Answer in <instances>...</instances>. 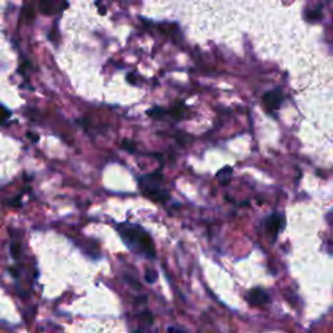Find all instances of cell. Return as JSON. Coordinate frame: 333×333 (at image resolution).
<instances>
[{
	"instance_id": "cell-1",
	"label": "cell",
	"mask_w": 333,
	"mask_h": 333,
	"mask_svg": "<svg viewBox=\"0 0 333 333\" xmlns=\"http://www.w3.org/2000/svg\"><path fill=\"white\" fill-rule=\"evenodd\" d=\"M117 232L130 252L147 259H155V242L152 240L151 234L144 227L134 223L125 221L117 225Z\"/></svg>"
},
{
	"instance_id": "cell-2",
	"label": "cell",
	"mask_w": 333,
	"mask_h": 333,
	"mask_svg": "<svg viewBox=\"0 0 333 333\" xmlns=\"http://www.w3.org/2000/svg\"><path fill=\"white\" fill-rule=\"evenodd\" d=\"M164 177L160 171L142 175L138 178L141 191L154 202H165L170 199V193L164 189Z\"/></svg>"
},
{
	"instance_id": "cell-3",
	"label": "cell",
	"mask_w": 333,
	"mask_h": 333,
	"mask_svg": "<svg viewBox=\"0 0 333 333\" xmlns=\"http://www.w3.org/2000/svg\"><path fill=\"white\" fill-rule=\"evenodd\" d=\"M283 99H284L283 91H281L280 89H275V90L267 91V93L264 94L263 103L266 104L267 108L277 109L279 107H280Z\"/></svg>"
},
{
	"instance_id": "cell-4",
	"label": "cell",
	"mask_w": 333,
	"mask_h": 333,
	"mask_svg": "<svg viewBox=\"0 0 333 333\" xmlns=\"http://www.w3.org/2000/svg\"><path fill=\"white\" fill-rule=\"evenodd\" d=\"M247 301L254 306H262L268 302V294L262 289H253L247 294Z\"/></svg>"
},
{
	"instance_id": "cell-5",
	"label": "cell",
	"mask_w": 333,
	"mask_h": 333,
	"mask_svg": "<svg viewBox=\"0 0 333 333\" xmlns=\"http://www.w3.org/2000/svg\"><path fill=\"white\" fill-rule=\"evenodd\" d=\"M266 229L269 234H272L273 237H276L279 234V232L281 231V219L279 215H272L267 219L266 221Z\"/></svg>"
},
{
	"instance_id": "cell-6",
	"label": "cell",
	"mask_w": 333,
	"mask_h": 333,
	"mask_svg": "<svg viewBox=\"0 0 333 333\" xmlns=\"http://www.w3.org/2000/svg\"><path fill=\"white\" fill-rule=\"evenodd\" d=\"M60 3L58 2H51V0H43L39 3V11L43 13V15H55L60 11Z\"/></svg>"
},
{
	"instance_id": "cell-7",
	"label": "cell",
	"mask_w": 333,
	"mask_h": 333,
	"mask_svg": "<svg viewBox=\"0 0 333 333\" xmlns=\"http://www.w3.org/2000/svg\"><path fill=\"white\" fill-rule=\"evenodd\" d=\"M147 115H149L151 119L161 120V119H165L166 116H170V111H166L165 108H161V107H152L151 109L147 111Z\"/></svg>"
},
{
	"instance_id": "cell-8",
	"label": "cell",
	"mask_w": 333,
	"mask_h": 333,
	"mask_svg": "<svg viewBox=\"0 0 333 333\" xmlns=\"http://www.w3.org/2000/svg\"><path fill=\"white\" fill-rule=\"evenodd\" d=\"M145 279L149 284H154L158 279V273H156L155 269H147L146 273H145Z\"/></svg>"
},
{
	"instance_id": "cell-9",
	"label": "cell",
	"mask_w": 333,
	"mask_h": 333,
	"mask_svg": "<svg viewBox=\"0 0 333 333\" xmlns=\"http://www.w3.org/2000/svg\"><path fill=\"white\" fill-rule=\"evenodd\" d=\"M231 172H232L231 168L227 166V168H224V170H221L219 173H217V177L221 180V184H227V182H228V176H227V173L229 175Z\"/></svg>"
},
{
	"instance_id": "cell-10",
	"label": "cell",
	"mask_w": 333,
	"mask_h": 333,
	"mask_svg": "<svg viewBox=\"0 0 333 333\" xmlns=\"http://www.w3.org/2000/svg\"><path fill=\"white\" fill-rule=\"evenodd\" d=\"M20 243L18 242H12V245H11V253H12V257L13 258H16V259H17L18 257H20Z\"/></svg>"
},
{
	"instance_id": "cell-11",
	"label": "cell",
	"mask_w": 333,
	"mask_h": 333,
	"mask_svg": "<svg viewBox=\"0 0 333 333\" xmlns=\"http://www.w3.org/2000/svg\"><path fill=\"white\" fill-rule=\"evenodd\" d=\"M9 117H11V112H9L6 107L0 105V121H6Z\"/></svg>"
},
{
	"instance_id": "cell-12",
	"label": "cell",
	"mask_w": 333,
	"mask_h": 333,
	"mask_svg": "<svg viewBox=\"0 0 333 333\" xmlns=\"http://www.w3.org/2000/svg\"><path fill=\"white\" fill-rule=\"evenodd\" d=\"M121 147H123V149H125L126 151H132V152L135 151V145L133 144V142H129V141H126V140L123 141Z\"/></svg>"
},
{
	"instance_id": "cell-13",
	"label": "cell",
	"mask_w": 333,
	"mask_h": 333,
	"mask_svg": "<svg viewBox=\"0 0 333 333\" xmlns=\"http://www.w3.org/2000/svg\"><path fill=\"white\" fill-rule=\"evenodd\" d=\"M319 17H320V11H319V9H313L310 13H307L306 15V18L309 21L316 20V18H319Z\"/></svg>"
},
{
	"instance_id": "cell-14",
	"label": "cell",
	"mask_w": 333,
	"mask_h": 333,
	"mask_svg": "<svg viewBox=\"0 0 333 333\" xmlns=\"http://www.w3.org/2000/svg\"><path fill=\"white\" fill-rule=\"evenodd\" d=\"M27 137H29L33 142H38V140H39L38 134H34V133H32V132L27 133Z\"/></svg>"
},
{
	"instance_id": "cell-15",
	"label": "cell",
	"mask_w": 333,
	"mask_h": 333,
	"mask_svg": "<svg viewBox=\"0 0 333 333\" xmlns=\"http://www.w3.org/2000/svg\"><path fill=\"white\" fill-rule=\"evenodd\" d=\"M99 13H100V15H105V8H104V7H100Z\"/></svg>"
},
{
	"instance_id": "cell-16",
	"label": "cell",
	"mask_w": 333,
	"mask_h": 333,
	"mask_svg": "<svg viewBox=\"0 0 333 333\" xmlns=\"http://www.w3.org/2000/svg\"><path fill=\"white\" fill-rule=\"evenodd\" d=\"M170 333H181V332H177V330H175L173 328H170Z\"/></svg>"
}]
</instances>
